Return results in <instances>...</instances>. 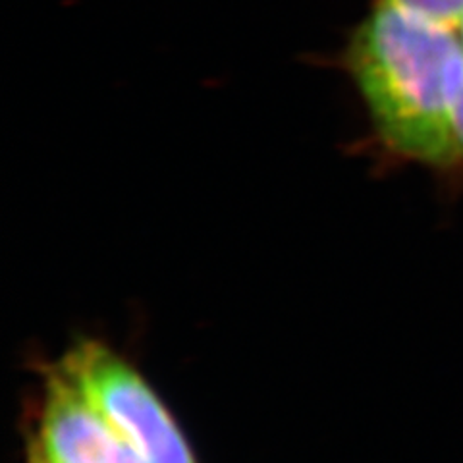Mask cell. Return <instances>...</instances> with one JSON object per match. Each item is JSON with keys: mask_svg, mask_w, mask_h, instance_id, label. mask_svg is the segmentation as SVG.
<instances>
[{"mask_svg": "<svg viewBox=\"0 0 463 463\" xmlns=\"http://www.w3.org/2000/svg\"><path fill=\"white\" fill-rule=\"evenodd\" d=\"M376 3L396 6L450 29H458L463 22V0H376Z\"/></svg>", "mask_w": 463, "mask_h": 463, "instance_id": "277c9868", "label": "cell"}, {"mask_svg": "<svg viewBox=\"0 0 463 463\" xmlns=\"http://www.w3.org/2000/svg\"><path fill=\"white\" fill-rule=\"evenodd\" d=\"M29 463H147L61 367L43 384Z\"/></svg>", "mask_w": 463, "mask_h": 463, "instance_id": "3957f363", "label": "cell"}, {"mask_svg": "<svg viewBox=\"0 0 463 463\" xmlns=\"http://www.w3.org/2000/svg\"><path fill=\"white\" fill-rule=\"evenodd\" d=\"M456 32H458V35H459V39H461V43H463V22L459 24V27L456 29Z\"/></svg>", "mask_w": 463, "mask_h": 463, "instance_id": "5b68a950", "label": "cell"}, {"mask_svg": "<svg viewBox=\"0 0 463 463\" xmlns=\"http://www.w3.org/2000/svg\"><path fill=\"white\" fill-rule=\"evenodd\" d=\"M58 367L147 463H195L190 444L161 398L109 345L81 340L70 347Z\"/></svg>", "mask_w": 463, "mask_h": 463, "instance_id": "7a4b0ae2", "label": "cell"}, {"mask_svg": "<svg viewBox=\"0 0 463 463\" xmlns=\"http://www.w3.org/2000/svg\"><path fill=\"white\" fill-rule=\"evenodd\" d=\"M342 66L388 155L458 170L452 105L463 85V43L456 29L376 3L347 41Z\"/></svg>", "mask_w": 463, "mask_h": 463, "instance_id": "6da1fadb", "label": "cell"}]
</instances>
